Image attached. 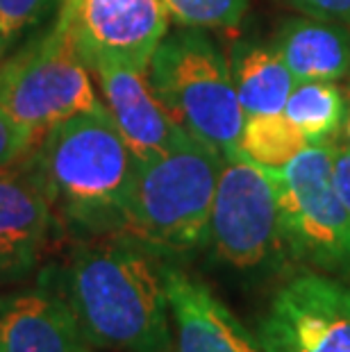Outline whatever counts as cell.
Returning <instances> with one entry per match:
<instances>
[{"instance_id":"1","label":"cell","mask_w":350,"mask_h":352,"mask_svg":"<svg viewBox=\"0 0 350 352\" xmlns=\"http://www.w3.org/2000/svg\"><path fill=\"white\" fill-rule=\"evenodd\" d=\"M53 280L89 348L171 350L173 323L164 266L153 259L151 250L118 234L82 243Z\"/></svg>"},{"instance_id":"2","label":"cell","mask_w":350,"mask_h":352,"mask_svg":"<svg viewBox=\"0 0 350 352\" xmlns=\"http://www.w3.org/2000/svg\"><path fill=\"white\" fill-rule=\"evenodd\" d=\"M25 164L64 223L91 234H116L139 160L105 104L50 127Z\"/></svg>"},{"instance_id":"3","label":"cell","mask_w":350,"mask_h":352,"mask_svg":"<svg viewBox=\"0 0 350 352\" xmlns=\"http://www.w3.org/2000/svg\"><path fill=\"white\" fill-rule=\"evenodd\" d=\"M223 155L189 132L139 162L116 234L151 252H189L207 243Z\"/></svg>"},{"instance_id":"4","label":"cell","mask_w":350,"mask_h":352,"mask_svg":"<svg viewBox=\"0 0 350 352\" xmlns=\"http://www.w3.org/2000/svg\"><path fill=\"white\" fill-rule=\"evenodd\" d=\"M148 80L164 109L193 139L223 157L239 151L243 109L228 59L207 36H164L148 64Z\"/></svg>"},{"instance_id":"5","label":"cell","mask_w":350,"mask_h":352,"mask_svg":"<svg viewBox=\"0 0 350 352\" xmlns=\"http://www.w3.org/2000/svg\"><path fill=\"white\" fill-rule=\"evenodd\" d=\"M271 175L289 257L314 271L350 277V212L334 189L330 148L307 146Z\"/></svg>"},{"instance_id":"6","label":"cell","mask_w":350,"mask_h":352,"mask_svg":"<svg viewBox=\"0 0 350 352\" xmlns=\"http://www.w3.org/2000/svg\"><path fill=\"white\" fill-rule=\"evenodd\" d=\"M0 107L39 141L66 118L102 107L69 25L55 28L0 66Z\"/></svg>"},{"instance_id":"7","label":"cell","mask_w":350,"mask_h":352,"mask_svg":"<svg viewBox=\"0 0 350 352\" xmlns=\"http://www.w3.org/2000/svg\"><path fill=\"white\" fill-rule=\"evenodd\" d=\"M207 243L239 271H255L287 254L275 179L239 151L223 157Z\"/></svg>"},{"instance_id":"8","label":"cell","mask_w":350,"mask_h":352,"mask_svg":"<svg viewBox=\"0 0 350 352\" xmlns=\"http://www.w3.org/2000/svg\"><path fill=\"white\" fill-rule=\"evenodd\" d=\"M255 336L264 352H350V284L296 271L273 291Z\"/></svg>"},{"instance_id":"9","label":"cell","mask_w":350,"mask_h":352,"mask_svg":"<svg viewBox=\"0 0 350 352\" xmlns=\"http://www.w3.org/2000/svg\"><path fill=\"white\" fill-rule=\"evenodd\" d=\"M59 21L87 66L98 59L148 71L166 36L168 12L162 0H64Z\"/></svg>"},{"instance_id":"10","label":"cell","mask_w":350,"mask_h":352,"mask_svg":"<svg viewBox=\"0 0 350 352\" xmlns=\"http://www.w3.org/2000/svg\"><path fill=\"white\" fill-rule=\"evenodd\" d=\"M173 341L168 352H264L257 336L203 280L164 266Z\"/></svg>"},{"instance_id":"11","label":"cell","mask_w":350,"mask_h":352,"mask_svg":"<svg viewBox=\"0 0 350 352\" xmlns=\"http://www.w3.org/2000/svg\"><path fill=\"white\" fill-rule=\"evenodd\" d=\"M87 69L94 71L105 98L102 104L139 162L168 151L182 134H187L157 100L148 71L111 59H98Z\"/></svg>"},{"instance_id":"12","label":"cell","mask_w":350,"mask_h":352,"mask_svg":"<svg viewBox=\"0 0 350 352\" xmlns=\"http://www.w3.org/2000/svg\"><path fill=\"white\" fill-rule=\"evenodd\" d=\"M53 226V205L25 160L0 170V284L39 266Z\"/></svg>"},{"instance_id":"13","label":"cell","mask_w":350,"mask_h":352,"mask_svg":"<svg viewBox=\"0 0 350 352\" xmlns=\"http://www.w3.org/2000/svg\"><path fill=\"white\" fill-rule=\"evenodd\" d=\"M0 352H91L50 271L32 289L0 296Z\"/></svg>"},{"instance_id":"14","label":"cell","mask_w":350,"mask_h":352,"mask_svg":"<svg viewBox=\"0 0 350 352\" xmlns=\"http://www.w3.org/2000/svg\"><path fill=\"white\" fill-rule=\"evenodd\" d=\"M275 50L296 80L337 82L350 73V30L337 21H289L280 30Z\"/></svg>"},{"instance_id":"15","label":"cell","mask_w":350,"mask_h":352,"mask_svg":"<svg viewBox=\"0 0 350 352\" xmlns=\"http://www.w3.org/2000/svg\"><path fill=\"white\" fill-rule=\"evenodd\" d=\"M230 71L243 116L282 114L298 82L278 50L264 46H239L234 50Z\"/></svg>"},{"instance_id":"16","label":"cell","mask_w":350,"mask_h":352,"mask_svg":"<svg viewBox=\"0 0 350 352\" xmlns=\"http://www.w3.org/2000/svg\"><path fill=\"white\" fill-rule=\"evenodd\" d=\"M309 146H330L344 127L346 98L337 82L298 80L282 109Z\"/></svg>"},{"instance_id":"17","label":"cell","mask_w":350,"mask_h":352,"mask_svg":"<svg viewBox=\"0 0 350 352\" xmlns=\"http://www.w3.org/2000/svg\"><path fill=\"white\" fill-rule=\"evenodd\" d=\"M307 139L285 114L245 116L239 137V153L266 170H280L296 160Z\"/></svg>"},{"instance_id":"18","label":"cell","mask_w":350,"mask_h":352,"mask_svg":"<svg viewBox=\"0 0 350 352\" xmlns=\"http://www.w3.org/2000/svg\"><path fill=\"white\" fill-rule=\"evenodd\" d=\"M168 16L187 28H234L248 0H162Z\"/></svg>"},{"instance_id":"19","label":"cell","mask_w":350,"mask_h":352,"mask_svg":"<svg viewBox=\"0 0 350 352\" xmlns=\"http://www.w3.org/2000/svg\"><path fill=\"white\" fill-rule=\"evenodd\" d=\"M64 0H0V34L12 39L41 21Z\"/></svg>"},{"instance_id":"20","label":"cell","mask_w":350,"mask_h":352,"mask_svg":"<svg viewBox=\"0 0 350 352\" xmlns=\"http://www.w3.org/2000/svg\"><path fill=\"white\" fill-rule=\"evenodd\" d=\"M36 137L0 107V170L17 166L32 153Z\"/></svg>"},{"instance_id":"21","label":"cell","mask_w":350,"mask_h":352,"mask_svg":"<svg viewBox=\"0 0 350 352\" xmlns=\"http://www.w3.org/2000/svg\"><path fill=\"white\" fill-rule=\"evenodd\" d=\"M307 16L350 25V0H289Z\"/></svg>"},{"instance_id":"22","label":"cell","mask_w":350,"mask_h":352,"mask_svg":"<svg viewBox=\"0 0 350 352\" xmlns=\"http://www.w3.org/2000/svg\"><path fill=\"white\" fill-rule=\"evenodd\" d=\"M330 157H332V179L341 202L350 212V148L330 144Z\"/></svg>"},{"instance_id":"23","label":"cell","mask_w":350,"mask_h":352,"mask_svg":"<svg viewBox=\"0 0 350 352\" xmlns=\"http://www.w3.org/2000/svg\"><path fill=\"white\" fill-rule=\"evenodd\" d=\"M344 134H346V146L350 148V85H348V98H346V118H344Z\"/></svg>"},{"instance_id":"24","label":"cell","mask_w":350,"mask_h":352,"mask_svg":"<svg viewBox=\"0 0 350 352\" xmlns=\"http://www.w3.org/2000/svg\"><path fill=\"white\" fill-rule=\"evenodd\" d=\"M7 41H10V39H7V36H3V34H0V52H3V50H5V46H7Z\"/></svg>"}]
</instances>
